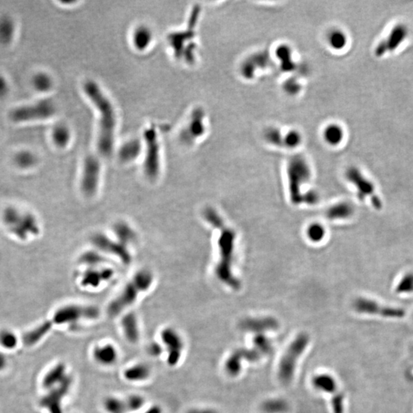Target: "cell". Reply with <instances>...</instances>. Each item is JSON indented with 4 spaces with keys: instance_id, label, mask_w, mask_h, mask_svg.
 <instances>
[{
    "instance_id": "44",
    "label": "cell",
    "mask_w": 413,
    "mask_h": 413,
    "mask_svg": "<svg viewBox=\"0 0 413 413\" xmlns=\"http://www.w3.org/2000/svg\"><path fill=\"white\" fill-rule=\"evenodd\" d=\"M147 353L153 358H158L165 353V349L160 341H152L147 346Z\"/></svg>"
},
{
    "instance_id": "8",
    "label": "cell",
    "mask_w": 413,
    "mask_h": 413,
    "mask_svg": "<svg viewBox=\"0 0 413 413\" xmlns=\"http://www.w3.org/2000/svg\"><path fill=\"white\" fill-rule=\"evenodd\" d=\"M159 338L165 349L167 365L170 367L178 366L185 347L184 338L179 331L173 327H165L160 331Z\"/></svg>"
},
{
    "instance_id": "7",
    "label": "cell",
    "mask_w": 413,
    "mask_h": 413,
    "mask_svg": "<svg viewBox=\"0 0 413 413\" xmlns=\"http://www.w3.org/2000/svg\"><path fill=\"white\" fill-rule=\"evenodd\" d=\"M289 192L292 203H302L301 188L311 178V170L306 161L302 157L296 156L289 161L288 165Z\"/></svg>"
},
{
    "instance_id": "16",
    "label": "cell",
    "mask_w": 413,
    "mask_h": 413,
    "mask_svg": "<svg viewBox=\"0 0 413 413\" xmlns=\"http://www.w3.org/2000/svg\"><path fill=\"white\" fill-rule=\"evenodd\" d=\"M91 357L94 363L102 367H111L120 359V351L113 343L102 342L95 344L91 349Z\"/></svg>"
},
{
    "instance_id": "20",
    "label": "cell",
    "mask_w": 413,
    "mask_h": 413,
    "mask_svg": "<svg viewBox=\"0 0 413 413\" xmlns=\"http://www.w3.org/2000/svg\"><path fill=\"white\" fill-rule=\"evenodd\" d=\"M152 370L149 364L142 362L135 363L126 366L123 371V377L125 380L132 383L145 382L150 379Z\"/></svg>"
},
{
    "instance_id": "9",
    "label": "cell",
    "mask_w": 413,
    "mask_h": 413,
    "mask_svg": "<svg viewBox=\"0 0 413 413\" xmlns=\"http://www.w3.org/2000/svg\"><path fill=\"white\" fill-rule=\"evenodd\" d=\"M346 178L357 189V197L360 200L370 199L372 205L376 210H381L382 203L379 195L376 194V187L373 183L357 167H350L346 171Z\"/></svg>"
},
{
    "instance_id": "47",
    "label": "cell",
    "mask_w": 413,
    "mask_h": 413,
    "mask_svg": "<svg viewBox=\"0 0 413 413\" xmlns=\"http://www.w3.org/2000/svg\"><path fill=\"white\" fill-rule=\"evenodd\" d=\"M10 91V84L4 75L0 74V98H4Z\"/></svg>"
},
{
    "instance_id": "28",
    "label": "cell",
    "mask_w": 413,
    "mask_h": 413,
    "mask_svg": "<svg viewBox=\"0 0 413 413\" xmlns=\"http://www.w3.org/2000/svg\"><path fill=\"white\" fill-rule=\"evenodd\" d=\"M102 407L106 413H128L124 398L108 395L102 400Z\"/></svg>"
},
{
    "instance_id": "46",
    "label": "cell",
    "mask_w": 413,
    "mask_h": 413,
    "mask_svg": "<svg viewBox=\"0 0 413 413\" xmlns=\"http://www.w3.org/2000/svg\"><path fill=\"white\" fill-rule=\"evenodd\" d=\"M301 142V136L299 132L296 131H290V132L285 136L284 143L286 146L289 148H295L298 146Z\"/></svg>"
},
{
    "instance_id": "43",
    "label": "cell",
    "mask_w": 413,
    "mask_h": 413,
    "mask_svg": "<svg viewBox=\"0 0 413 413\" xmlns=\"http://www.w3.org/2000/svg\"><path fill=\"white\" fill-rule=\"evenodd\" d=\"M0 344L7 349L14 348L17 345V336L11 331H3L0 334Z\"/></svg>"
},
{
    "instance_id": "12",
    "label": "cell",
    "mask_w": 413,
    "mask_h": 413,
    "mask_svg": "<svg viewBox=\"0 0 413 413\" xmlns=\"http://www.w3.org/2000/svg\"><path fill=\"white\" fill-rule=\"evenodd\" d=\"M145 143H146V153L144 161V173L147 178L151 181L158 178L160 174V152L158 136L156 131L153 128L145 130Z\"/></svg>"
},
{
    "instance_id": "21",
    "label": "cell",
    "mask_w": 413,
    "mask_h": 413,
    "mask_svg": "<svg viewBox=\"0 0 413 413\" xmlns=\"http://www.w3.org/2000/svg\"><path fill=\"white\" fill-rule=\"evenodd\" d=\"M71 373L68 371L66 363L65 362H58L44 376L42 386L49 390L60 384Z\"/></svg>"
},
{
    "instance_id": "39",
    "label": "cell",
    "mask_w": 413,
    "mask_h": 413,
    "mask_svg": "<svg viewBox=\"0 0 413 413\" xmlns=\"http://www.w3.org/2000/svg\"><path fill=\"white\" fill-rule=\"evenodd\" d=\"M328 40L331 47L335 50H341L347 46V36L341 30L331 31L328 35Z\"/></svg>"
},
{
    "instance_id": "23",
    "label": "cell",
    "mask_w": 413,
    "mask_h": 413,
    "mask_svg": "<svg viewBox=\"0 0 413 413\" xmlns=\"http://www.w3.org/2000/svg\"><path fill=\"white\" fill-rule=\"evenodd\" d=\"M115 239L120 241L122 244L129 247L137 240V234L134 229L124 221H119L115 224L113 228Z\"/></svg>"
},
{
    "instance_id": "36",
    "label": "cell",
    "mask_w": 413,
    "mask_h": 413,
    "mask_svg": "<svg viewBox=\"0 0 413 413\" xmlns=\"http://www.w3.org/2000/svg\"><path fill=\"white\" fill-rule=\"evenodd\" d=\"M71 139L70 131L63 125L55 126L52 131V139L55 145L61 148H65L69 143Z\"/></svg>"
},
{
    "instance_id": "24",
    "label": "cell",
    "mask_w": 413,
    "mask_h": 413,
    "mask_svg": "<svg viewBox=\"0 0 413 413\" xmlns=\"http://www.w3.org/2000/svg\"><path fill=\"white\" fill-rule=\"evenodd\" d=\"M314 388L324 393L333 394L337 392V382L330 373H322L314 376L312 380Z\"/></svg>"
},
{
    "instance_id": "26",
    "label": "cell",
    "mask_w": 413,
    "mask_h": 413,
    "mask_svg": "<svg viewBox=\"0 0 413 413\" xmlns=\"http://www.w3.org/2000/svg\"><path fill=\"white\" fill-rule=\"evenodd\" d=\"M354 213V208L350 202H339L330 207L327 211L326 217L332 221L345 220L351 218Z\"/></svg>"
},
{
    "instance_id": "38",
    "label": "cell",
    "mask_w": 413,
    "mask_h": 413,
    "mask_svg": "<svg viewBox=\"0 0 413 413\" xmlns=\"http://www.w3.org/2000/svg\"><path fill=\"white\" fill-rule=\"evenodd\" d=\"M33 85L36 91L44 93L52 89L53 83L49 75L46 73H39L33 78Z\"/></svg>"
},
{
    "instance_id": "40",
    "label": "cell",
    "mask_w": 413,
    "mask_h": 413,
    "mask_svg": "<svg viewBox=\"0 0 413 413\" xmlns=\"http://www.w3.org/2000/svg\"><path fill=\"white\" fill-rule=\"evenodd\" d=\"M254 348L261 354L267 355L273 351V343L264 334H257L254 339Z\"/></svg>"
},
{
    "instance_id": "4",
    "label": "cell",
    "mask_w": 413,
    "mask_h": 413,
    "mask_svg": "<svg viewBox=\"0 0 413 413\" xmlns=\"http://www.w3.org/2000/svg\"><path fill=\"white\" fill-rule=\"evenodd\" d=\"M309 342V336L302 333L298 334L288 346L278 366V377L283 384H289L292 382L298 362L305 353Z\"/></svg>"
},
{
    "instance_id": "10",
    "label": "cell",
    "mask_w": 413,
    "mask_h": 413,
    "mask_svg": "<svg viewBox=\"0 0 413 413\" xmlns=\"http://www.w3.org/2000/svg\"><path fill=\"white\" fill-rule=\"evenodd\" d=\"M91 243L101 254L113 256L126 266L132 263V254L129 247L116 239H113L103 233H96L91 237Z\"/></svg>"
},
{
    "instance_id": "17",
    "label": "cell",
    "mask_w": 413,
    "mask_h": 413,
    "mask_svg": "<svg viewBox=\"0 0 413 413\" xmlns=\"http://www.w3.org/2000/svg\"><path fill=\"white\" fill-rule=\"evenodd\" d=\"M120 328L125 340L131 344H136L141 339V328L139 318L133 312L123 314L120 321Z\"/></svg>"
},
{
    "instance_id": "11",
    "label": "cell",
    "mask_w": 413,
    "mask_h": 413,
    "mask_svg": "<svg viewBox=\"0 0 413 413\" xmlns=\"http://www.w3.org/2000/svg\"><path fill=\"white\" fill-rule=\"evenodd\" d=\"M101 165L94 155H88L84 160L80 187L85 197H92L97 194L100 187Z\"/></svg>"
},
{
    "instance_id": "3",
    "label": "cell",
    "mask_w": 413,
    "mask_h": 413,
    "mask_svg": "<svg viewBox=\"0 0 413 413\" xmlns=\"http://www.w3.org/2000/svg\"><path fill=\"white\" fill-rule=\"evenodd\" d=\"M217 228L221 231L218 240L220 260L216 267L217 276L222 283L233 289H239L241 283L237 278L234 277L232 272L235 250V232L231 228L225 226V223Z\"/></svg>"
},
{
    "instance_id": "30",
    "label": "cell",
    "mask_w": 413,
    "mask_h": 413,
    "mask_svg": "<svg viewBox=\"0 0 413 413\" xmlns=\"http://www.w3.org/2000/svg\"><path fill=\"white\" fill-rule=\"evenodd\" d=\"M105 261L104 255L97 250H87L81 254L79 258L80 263L87 268L100 267Z\"/></svg>"
},
{
    "instance_id": "14",
    "label": "cell",
    "mask_w": 413,
    "mask_h": 413,
    "mask_svg": "<svg viewBox=\"0 0 413 413\" xmlns=\"http://www.w3.org/2000/svg\"><path fill=\"white\" fill-rule=\"evenodd\" d=\"M353 308L360 314L377 315L390 319H400L405 315L403 308L382 305L373 299L365 297L357 298L353 302Z\"/></svg>"
},
{
    "instance_id": "34",
    "label": "cell",
    "mask_w": 413,
    "mask_h": 413,
    "mask_svg": "<svg viewBox=\"0 0 413 413\" xmlns=\"http://www.w3.org/2000/svg\"><path fill=\"white\" fill-rule=\"evenodd\" d=\"M344 132L342 127L337 124H331L327 126L324 131V138L328 144L337 145L342 142Z\"/></svg>"
},
{
    "instance_id": "5",
    "label": "cell",
    "mask_w": 413,
    "mask_h": 413,
    "mask_svg": "<svg viewBox=\"0 0 413 413\" xmlns=\"http://www.w3.org/2000/svg\"><path fill=\"white\" fill-rule=\"evenodd\" d=\"M100 315L98 307L93 305L70 303L60 307L52 316L54 325H74L81 321H95Z\"/></svg>"
},
{
    "instance_id": "35",
    "label": "cell",
    "mask_w": 413,
    "mask_h": 413,
    "mask_svg": "<svg viewBox=\"0 0 413 413\" xmlns=\"http://www.w3.org/2000/svg\"><path fill=\"white\" fill-rule=\"evenodd\" d=\"M242 356L240 351L232 353L225 363V370L228 374L232 376H238L242 370Z\"/></svg>"
},
{
    "instance_id": "2",
    "label": "cell",
    "mask_w": 413,
    "mask_h": 413,
    "mask_svg": "<svg viewBox=\"0 0 413 413\" xmlns=\"http://www.w3.org/2000/svg\"><path fill=\"white\" fill-rule=\"evenodd\" d=\"M154 281L155 276L151 270L141 269L136 272L108 304L107 312L109 316L114 318L129 309L137 302L141 295L152 288Z\"/></svg>"
},
{
    "instance_id": "25",
    "label": "cell",
    "mask_w": 413,
    "mask_h": 413,
    "mask_svg": "<svg viewBox=\"0 0 413 413\" xmlns=\"http://www.w3.org/2000/svg\"><path fill=\"white\" fill-rule=\"evenodd\" d=\"M54 324L52 321H46L39 324L34 329L25 334L23 338L25 344L27 346H33L37 344L45 336L49 334Z\"/></svg>"
},
{
    "instance_id": "50",
    "label": "cell",
    "mask_w": 413,
    "mask_h": 413,
    "mask_svg": "<svg viewBox=\"0 0 413 413\" xmlns=\"http://www.w3.org/2000/svg\"><path fill=\"white\" fill-rule=\"evenodd\" d=\"M6 364H7V359H6L4 354L0 353V370H3L5 367Z\"/></svg>"
},
{
    "instance_id": "45",
    "label": "cell",
    "mask_w": 413,
    "mask_h": 413,
    "mask_svg": "<svg viewBox=\"0 0 413 413\" xmlns=\"http://www.w3.org/2000/svg\"><path fill=\"white\" fill-rule=\"evenodd\" d=\"M344 396L341 392H337L331 399V407L333 413L344 412Z\"/></svg>"
},
{
    "instance_id": "33",
    "label": "cell",
    "mask_w": 413,
    "mask_h": 413,
    "mask_svg": "<svg viewBox=\"0 0 413 413\" xmlns=\"http://www.w3.org/2000/svg\"><path fill=\"white\" fill-rule=\"evenodd\" d=\"M128 413H136L145 409L147 403L146 398L140 393L129 394L124 398Z\"/></svg>"
},
{
    "instance_id": "19",
    "label": "cell",
    "mask_w": 413,
    "mask_h": 413,
    "mask_svg": "<svg viewBox=\"0 0 413 413\" xmlns=\"http://www.w3.org/2000/svg\"><path fill=\"white\" fill-rule=\"evenodd\" d=\"M241 327L244 331L260 334L277 329L279 323L271 317L249 318L241 321Z\"/></svg>"
},
{
    "instance_id": "49",
    "label": "cell",
    "mask_w": 413,
    "mask_h": 413,
    "mask_svg": "<svg viewBox=\"0 0 413 413\" xmlns=\"http://www.w3.org/2000/svg\"><path fill=\"white\" fill-rule=\"evenodd\" d=\"M164 410L162 407L158 404L151 405L148 408H145L143 411H141L140 413H163Z\"/></svg>"
},
{
    "instance_id": "13",
    "label": "cell",
    "mask_w": 413,
    "mask_h": 413,
    "mask_svg": "<svg viewBox=\"0 0 413 413\" xmlns=\"http://www.w3.org/2000/svg\"><path fill=\"white\" fill-rule=\"evenodd\" d=\"M74 376L70 374L63 382L48 390L41 398V406L49 413H64L63 402L74 386Z\"/></svg>"
},
{
    "instance_id": "1",
    "label": "cell",
    "mask_w": 413,
    "mask_h": 413,
    "mask_svg": "<svg viewBox=\"0 0 413 413\" xmlns=\"http://www.w3.org/2000/svg\"><path fill=\"white\" fill-rule=\"evenodd\" d=\"M84 89L100 113L99 151L103 156H110L113 152L116 128V113L113 104L94 81H87L84 84Z\"/></svg>"
},
{
    "instance_id": "22",
    "label": "cell",
    "mask_w": 413,
    "mask_h": 413,
    "mask_svg": "<svg viewBox=\"0 0 413 413\" xmlns=\"http://www.w3.org/2000/svg\"><path fill=\"white\" fill-rule=\"evenodd\" d=\"M203 113L200 110H196L193 113L188 126L182 132L181 138L186 142H191L203 134L204 126L203 123Z\"/></svg>"
},
{
    "instance_id": "37",
    "label": "cell",
    "mask_w": 413,
    "mask_h": 413,
    "mask_svg": "<svg viewBox=\"0 0 413 413\" xmlns=\"http://www.w3.org/2000/svg\"><path fill=\"white\" fill-rule=\"evenodd\" d=\"M16 164L21 168L27 169L32 168L37 162V158L33 152L27 150L21 151L18 152L15 157Z\"/></svg>"
},
{
    "instance_id": "15",
    "label": "cell",
    "mask_w": 413,
    "mask_h": 413,
    "mask_svg": "<svg viewBox=\"0 0 413 413\" xmlns=\"http://www.w3.org/2000/svg\"><path fill=\"white\" fill-rule=\"evenodd\" d=\"M408 35V29L405 25L398 24L394 26L386 39L378 44L374 50L375 56L381 58L386 53L395 52L407 39Z\"/></svg>"
},
{
    "instance_id": "6",
    "label": "cell",
    "mask_w": 413,
    "mask_h": 413,
    "mask_svg": "<svg viewBox=\"0 0 413 413\" xmlns=\"http://www.w3.org/2000/svg\"><path fill=\"white\" fill-rule=\"evenodd\" d=\"M56 113V107L51 100H42L31 104L16 107L10 113L15 123H26L48 120Z\"/></svg>"
},
{
    "instance_id": "48",
    "label": "cell",
    "mask_w": 413,
    "mask_h": 413,
    "mask_svg": "<svg viewBox=\"0 0 413 413\" xmlns=\"http://www.w3.org/2000/svg\"><path fill=\"white\" fill-rule=\"evenodd\" d=\"M186 413H218V411L208 407H194L187 410Z\"/></svg>"
},
{
    "instance_id": "32",
    "label": "cell",
    "mask_w": 413,
    "mask_h": 413,
    "mask_svg": "<svg viewBox=\"0 0 413 413\" xmlns=\"http://www.w3.org/2000/svg\"><path fill=\"white\" fill-rule=\"evenodd\" d=\"M152 41V33L145 26H140L136 29L133 35V43L135 47L139 51H143L149 46Z\"/></svg>"
},
{
    "instance_id": "31",
    "label": "cell",
    "mask_w": 413,
    "mask_h": 413,
    "mask_svg": "<svg viewBox=\"0 0 413 413\" xmlns=\"http://www.w3.org/2000/svg\"><path fill=\"white\" fill-rule=\"evenodd\" d=\"M261 408L264 413H286L289 405L284 399L273 398L263 402Z\"/></svg>"
},
{
    "instance_id": "41",
    "label": "cell",
    "mask_w": 413,
    "mask_h": 413,
    "mask_svg": "<svg viewBox=\"0 0 413 413\" xmlns=\"http://www.w3.org/2000/svg\"><path fill=\"white\" fill-rule=\"evenodd\" d=\"M395 292L398 294L413 293V273L404 275L395 286Z\"/></svg>"
},
{
    "instance_id": "27",
    "label": "cell",
    "mask_w": 413,
    "mask_h": 413,
    "mask_svg": "<svg viewBox=\"0 0 413 413\" xmlns=\"http://www.w3.org/2000/svg\"><path fill=\"white\" fill-rule=\"evenodd\" d=\"M16 36V24L10 17L0 18V44L9 46L14 40Z\"/></svg>"
},
{
    "instance_id": "29",
    "label": "cell",
    "mask_w": 413,
    "mask_h": 413,
    "mask_svg": "<svg viewBox=\"0 0 413 413\" xmlns=\"http://www.w3.org/2000/svg\"><path fill=\"white\" fill-rule=\"evenodd\" d=\"M140 152L141 143L139 140L128 141L119 151V158L123 162H130L139 156Z\"/></svg>"
},
{
    "instance_id": "42",
    "label": "cell",
    "mask_w": 413,
    "mask_h": 413,
    "mask_svg": "<svg viewBox=\"0 0 413 413\" xmlns=\"http://www.w3.org/2000/svg\"><path fill=\"white\" fill-rule=\"evenodd\" d=\"M325 230L322 225L319 224H312L307 230V235L310 241L318 243L322 241L325 236Z\"/></svg>"
},
{
    "instance_id": "18",
    "label": "cell",
    "mask_w": 413,
    "mask_h": 413,
    "mask_svg": "<svg viewBox=\"0 0 413 413\" xmlns=\"http://www.w3.org/2000/svg\"><path fill=\"white\" fill-rule=\"evenodd\" d=\"M114 276L113 269L105 267L87 268L81 276V284L84 287L97 288Z\"/></svg>"
}]
</instances>
